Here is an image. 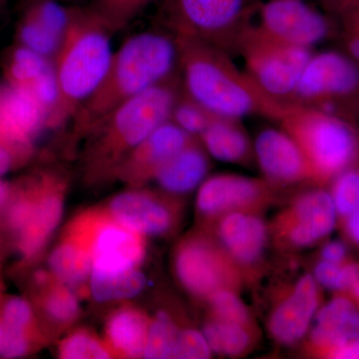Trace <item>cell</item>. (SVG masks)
Wrapping results in <instances>:
<instances>
[{
	"instance_id": "27",
	"label": "cell",
	"mask_w": 359,
	"mask_h": 359,
	"mask_svg": "<svg viewBox=\"0 0 359 359\" xmlns=\"http://www.w3.org/2000/svg\"><path fill=\"white\" fill-rule=\"evenodd\" d=\"M90 292L97 302L129 299L145 289V276L136 268L122 271L92 269L89 278Z\"/></svg>"
},
{
	"instance_id": "4",
	"label": "cell",
	"mask_w": 359,
	"mask_h": 359,
	"mask_svg": "<svg viewBox=\"0 0 359 359\" xmlns=\"http://www.w3.org/2000/svg\"><path fill=\"white\" fill-rule=\"evenodd\" d=\"M181 77L170 78L153 88L122 103L91 131L98 132L94 147L96 168L121 167L134 149L170 120L174 105L182 94Z\"/></svg>"
},
{
	"instance_id": "47",
	"label": "cell",
	"mask_w": 359,
	"mask_h": 359,
	"mask_svg": "<svg viewBox=\"0 0 359 359\" xmlns=\"http://www.w3.org/2000/svg\"><path fill=\"white\" fill-rule=\"evenodd\" d=\"M11 193V186L6 181L0 178V207H2L8 201Z\"/></svg>"
},
{
	"instance_id": "35",
	"label": "cell",
	"mask_w": 359,
	"mask_h": 359,
	"mask_svg": "<svg viewBox=\"0 0 359 359\" xmlns=\"http://www.w3.org/2000/svg\"><path fill=\"white\" fill-rule=\"evenodd\" d=\"M212 354L202 332L193 328L179 330L172 358L207 359L211 358Z\"/></svg>"
},
{
	"instance_id": "25",
	"label": "cell",
	"mask_w": 359,
	"mask_h": 359,
	"mask_svg": "<svg viewBox=\"0 0 359 359\" xmlns=\"http://www.w3.org/2000/svg\"><path fill=\"white\" fill-rule=\"evenodd\" d=\"M203 334L212 353L226 358H241L250 353L255 346L259 328L210 318L203 327Z\"/></svg>"
},
{
	"instance_id": "21",
	"label": "cell",
	"mask_w": 359,
	"mask_h": 359,
	"mask_svg": "<svg viewBox=\"0 0 359 359\" xmlns=\"http://www.w3.org/2000/svg\"><path fill=\"white\" fill-rule=\"evenodd\" d=\"M314 318L316 325L308 340L311 353L330 358L335 349L359 339V309L348 297H334Z\"/></svg>"
},
{
	"instance_id": "41",
	"label": "cell",
	"mask_w": 359,
	"mask_h": 359,
	"mask_svg": "<svg viewBox=\"0 0 359 359\" xmlns=\"http://www.w3.org/2000/svg\"><path fill=\"white\" fill-rule=\"evenodd\" d=\"M359 282V264L347 263L341 264L337 278L335 290L346 292L351 290Z\"/></svg>"
},
{
	"instance_id": "37",
	"label": "cell",
	"mask_w": 359,
	"mask_h": 359,
	"mask_svg": "<svg viewBox=\"0 0 359 359\" xmlns=\"http://www.w3.org/2000/svg\"><path fill=\"white\" fill-rule=\"evenodd\" d=\"M29 346L27 330L11 327L0 320V356L20 358L28 353Z\"/></svg>"
},
{
	"instance_id": "9",
	"label": "cell",
	"mask_w": 359,
	"mask_h": 359,
	"mask_svg": "<svg viewBox=\"0 0 359 359\" xmlns=\"http://www.w3.org/2000/svg\"><path fill=\"white\" fill-rule=\"evenodd\" d=\"M174 269L183 289L205 301L221 290L240 292L247 276L209 231L190 236L175 252Z\"/></svg>"
},
{
	"instance_id": "24",
	"label": "cell",
	"mask_w": 359,
	"mask_h": 359,
	"mask_svg": "<svg viewBox=\"0 0 359 359\" xmlns=\"http://www.w3.org/2000/svg\"><path fill=\"white\" fill-rule=\"evenodd\" d=\"M149 320L141 311L123 309L112 314L106 327L109 344L114 351L127 358L143 356Z\"/></svg>"
},
{
	"instance_id": "51",
	"label": "cell",
	"mask_w": 359,
	"mask_h": 359,
	"mask_svg": "<svg viewBox=\"0 0 359 359\" xmlns=\"http://www.w3.org/2000/svg\"><path fill=\"white\" fill-rule=\"evenodd\" d=\"M6 1V0H0V6H2V4H4Z\"/></svg>"
},
{
	"instance_id": "16",
	"label": "cell",
	"mask_w": 359,
	"mask_h": 359,
	"mask_svg": "<svg viewBox=\"0 0 359 359\" xmlns=\"http://www.w3.org/2000/svg\"><path fill=\"white\" fill-rule=\"evenodd\" d=\"M320 302V289L313 276H301L271 309L266 323L271 339L283 346L302 341L311 330Z\"/></svg>"
},
{
	"instance_id": "14",
	"label": "cell",
	"mask_w": 359,
	"mask_h": 359,
	"mask_svg": "<svg viewBox=\"0 0 359 359\" xmlns=\"http://www.w3.org/2000/svg\"><path fill=\"white\" fill-rule=\"evenodd\" d=\"M255 162L263 178L282 190L313 183L311 168L301 148L285 130L264 127L254 141Z\"/></svg>"
},
{
	"instance_id": "44",
	"label": "cell",
	"mask_w": 359,
	"mask_h": 359,
	"mask_svg": "<svg viewBox=\"0 0 359 359\" xmlns=\"http://www.w3.org/2000/svg\"><path fill=\"white\" fill-rule=\"evenodd\" d=\"M18 160H21L11 149L0 143V178L8 173Z\"/></svg>"
},
{
	"instance_id": "32",
	"label": "cell",
	"mask_w": 359,
	"mask_h": 359,
	"mask_svg": "<svg viewBox=\"0 0 359 359\" xmlns=\"http://www.w3.org/2000/svg\"><path fill=\"white\" fill-rule=\"evenodd\" d=\"M337 216L346 218L359 211V169L347 168L334 179L332 193Z\"/></svg>"
},
{
	"instance_id": "33",
	"label": "cell",
	"mask_w": 359,
	"mask_h": 359,
	"mask_svg": "<svg viewBox=\"0 0 359 359\" xmlns=\"http://www.w3.org/2000/svg\"><path fill=\"white\" fill-rule=\"evenodd\" d=\"M59 354L65 359H106L111 355L102 342L85 332H75L63 340Z\"/></svg>"
},
{
	"instance_id": "23",
	"label": "cell",
	"mask_w": 359,
	"mask_h": 359,
	"mask_svg": "<svg viewBox=\"0 0 359 359\" xmlns=\"http://www.w3.org/2000/svg\"><path fill=\"white\" fill-rule=\"evenodd\" d=\"M242 120L215 116L199 141L214 159L230 164L250 166L255 162L254 142Z\"/></svg>"
},
{
	"instance_id": "13",
	"label": "cell",
	"mask_w": 359,
	"mask_h": 359,
	"mask_svg": "<svg viewBox=\"0 0 359 359\" xmlns=\"http://www.w3.org/2000/svg\"><path fill=\"white\" fill-rule=\"evenodd\" d=\"M205 231H209L242 269L249 283L264 264L271 233L261 212H235L224 215Z\"/></svg>"
},
{
	"instance_id": "1",
	"label": "cell",
	"mask_w": 359,
	"mask_h": 359,
	"mask_svg": "<svg viewBox=\"0 0 359 359\" xmlns=\"http://www.w3.org/2000/svg\"><path fill=\"white\" fill-rule=\"evenodd\" d=\"M182 89L219 117L242 120L261 116L276 121L285 103L278 102L259 88L231 54L203 40L176 35Z\"/></svg>"
},
{
	"instance_id": "12",
	"label": "cell",
	"mask_w": 359,
	"mask_h": 359,
	"mask_svg": "<svg viewBox=\"0 0 359 359\" xmlns=\"http://www.w3.org/2000/svg\"><path fill=\"white\" fill-rule=\"evenodd\" d=\"M249 21L278 41L309 49L330 39L334 30L330 16L302 0H261Z\"/></svg>"
},
{
	"instance_id": "46",
	"label": "cell",
	"mask_w": 359,
	"mask_h": 359,
	"mask_svg": "<svg viewBox=\"0 0 359 359\" xmlns=\"http://www.w3.org/2000/svg\"><path fill=\"white\" fill-rule=\"evenodd\" d=\"M346 219V231L347 236L359 245V211L353 212L344 218Z\"/></svg>"
},
{
	"instance_id": "2",
	"label": "cell",
	"mask_w": 359,
	"mask_h": 359,
	"mask_svg": "<svg viewBox=\"0 0 359 359\" xmlns=\"http://www.w3.org/2000/svg\"><path fill=\"white\" fill-rule=\"evenodd\" d=\"M179 72V47L174 33L148 30L132 35L115 51L100 88L73 117L75 128L91 131L118 106Z\"/></svg>"
},
{
	"instance_id": "36",
	"label": "cell",
	"mask_w": 359,
	"mask_h": 359,
	"mask_svg": "<svg viewBox=\"0 0 359 359\" xmlns=\"http://www.w3.org/2000/svg\"><path fill=\"white\" fill-rule=\"evenodd\" d=\"M142 8L141 0H97L94 11L117 29Z\"/></svg>"
},
{
	"instance_id": "19",
	"label": "cell",
	"mask_w": 359,
	"mask_h": 359,
	"mask_svg": "<svg viewBox=\"0 0 359 359\" xmlns=\"http://www.w3.org/2000/svg\"><path fill=\"white\" fill-rule=\"evenodd\" d=\"M193 139L194 137L168 120L134 149L119 168L120 174L133 183L154 179L161 168Z\"/></svg>"
},
{
	"instance_id": "17",
	"label": "cell",
	"mask_w": 359,
	"mask_h": 359,
	"mask_svg": "<svg viewBox=\"0 0 359 359\" xmlns=\"http://www.w3.org/2000/svg\"><path fill=\"white\" fill-rule=\"evenodd\" d=\"M168 197L129 191L111 201V218L141 236H163L174 228L176 207Z\"/></svg>"
},
{
	"instance_id": "22",
	"label": "cell",
	"mask_w": 359,
	"mask_h": 359,
	"mask_svg": "<svg viewBox=\"0 0 359 359\" xmlns=\"http://www.w3.org/2000/svg\"><path fill=\"white\" fill-rule=\"evenodd\" d=\"M209 157L199 139L194 138L161 168L153 180L168 195H186L207 179L211 168Z\"/></svg>"
},
{
	"instance_id": "48",
	"label": "cell",
	"mask_w": 359,
	"mask_h": 359,
	"mask_svg": "<svg viewBox=\"0 0 359 359\" xmlns=\"http://www.w3.org/2000/svg\"><path fill=\"white\" fill-rule=\"evenodd\" d=\"M35 278H36V282L39 285H45V283L48 282L49 276L44 271H40L35 275Z\"/></svg>"
},
{
	"instance_id": "8",
	"label": "cell",
	"mask_w": 359,
	"mask_h": 359,
	"mask_svg": "<svg viewBox=\"0 0 359 359\" xmlns=\"http://www.w3.org/2000/svg\"><path fill=\"white\" fill-rule=\"evenodd\" d=\"M261 0H164L160 20L167 30L235 52L240 32Z\"/></svg>"
},
{
	"instance_id": "6",
	"label": "cell",
	"mask_w": 359,
	"mask_h": 359,
	"mask_svg": "<svg viewBox=\"0 0 359 359\" xmlns=\"http://www.w3.org/2000/svg\"><path fill=\"white\" fill-rule=\"evenodd\" d=\"M287 103L349 121L359 112V63L341 52L313 53Z\"/></svg>"
},
{
	"instance_id": "20",
	"label": "cell",
	"mask_w": 359,
	"mask_h": 359,
	"mask_svg": "<svg viewBox=\"0 0 359 359\" xmlns=\"http://www.w3.org/2000/svg\"><path fill=\"white\" fill-rule=\"evenodd\" d=\"M30 191L32 210L25 226L18 233V247L27 259L41 252L63 214V195L55 180L46 177Z\"/></svg>"
},
{
	"instance_id": "15",
	"label": "cell",
	"mask_w": 359,
	"mask_h": 359,
	"mask_svg": "<svg viewBox=\"0 0 359 359\" xmlns=\"http://www.w3.org/2000/svg\"><path fill=\"white\" fill-rule=\"evenodd\" d=\"M45 128H49L48 116L28 90L0 84V143L23 159Z\"/></svg>"
},
{
	"instance_id": "39",
	"label": "cell",
	"mask_w": 359,
	"mask_h": 359,
	"mask_svg": "<svg viewBox=\"0 0 359 359\" xmlns=\"http://www.w3.org/2000/svg\"><path fill=\"white\" fill-rule=\"evenodd\" d=\"M342 42L347 55L359 63V8L341 18Z\"/></svg>"
},
{
	"instance_id": "42",
	"label": "cell",
	"mask_w": 359,
	"mask_h": 359,
	"mask_svg": "<svg viewBox=\"0 0 359 359\" xmlns=\"http://www.w3.org/2000/svg\"><path fill=\"white\" fill-rule=\"evenodd\" d=\"M346 245L339 241L328 242L320 250V259H325L330 263L341 264L346 259Z\"/></svg>"
},
{
	"instance_id": "11",
	"label": "cell",
	"mask_w": 359,
	"mask_h": 359,
	"mask_svg": "<svg viewBox=\"0 0 359 359\" xmlns=\"http://www.w3.org/2000/svg\"><path fill=\"white\" fill-rule=\"evenodd\" d=\"M280 189L266 179L237 174H217L203 182L196 209L205 229L217 219L235 212H261L276 202Z\"/></svg>"
},
{
	"instance_id": "40",
	"label": "cell",
	"mask_w": 359,
	"mask_h": 359,
	"mask_svg": "<svg viewBox=\"0 0 359 359\" xmlns=\"http://www.w3.org/2000/svg\"><path fill=\"white\" fill-rule=\"evenodd\" d=\"M341 264L320 259L314 266L313 275L314 280H316L318 285H321L325 289L335 290Z\"/></svg>"
},
{
	"instance_id": "30",
	"label": "cell",
	"mask_w": 359,
	"mask_h": 359,
	"mask_svg": "<svg viewBox=\"0 0 359 359\" xmlns=\"http://www.w3.org/2000/svg\"><path fill=\"white\" fill-rule=\"evenodd\" d=\"M179 330L169 314L165 311H159L149 325L143 358H172Z\"/></svg>"
},
{
	"instance_id": "5",
	"label": "cell",
	"mask_w": 359,
	"mask_h": 359,
	"mask_svg": "<svg viewBox=\"0 0 359 359\" xmlns=\"http://www.w3.org/2000/svg\"><path fill=\"white\" fill-rule=\"evenodd\" d=\"M276 122L301 148L311 168L314 185L327 183L358 159V135L348 120L285 103Z\"/></svg>"
},
{
	"instance_id": "28",
	"label": "cell",
	"mask_w": 359,
	"mask_h": 359,
	"mask_svg": "<svg viewBox=\"0 0 359 359\" xmlns=\"http://www.w3.org/2000/svg\"><path fill=\"white\" fill-rule=\"evenodd\" d=\"M53 63L50 59L15 42L4 54V82L28 89Z\"/></svg>"
},
{
	"instance_id": "7",
	"label": "cell",
	"mask_w": 359,
	"mask_h": 359,
	"mask_svg": "<svg viewBox=\"0 0 359 359\" xmlns=\"http://www.w3.org/2000/svg\"><path fill=\"white\" fill-rule=\"evenodd\" d=\"M233 54L242 57L245 72L266 95L287 103L313 52L278 41L248 20Z\"/></svg>"
},
{
	"instance_id": "29",
	"label": "cell",
	"mask_w": 359,
	"mask_h": 359,
	"mask_svg": "<svg viewBox=\"0 0 359 359\" xmlns=\"http://www.w3.org/2000/svg\"><path fill=\"white\" fill-rule=\"evenodd\" d=\"M210 318L238 323L245 327H257L256 320L240 297V292L221 290L205 299Z\"/></svg>"
},
{
	"instance_id": "50",
	"label": "cell",
	"mask_w": 359,
	"mask_h": 359,
	"mask_svg": "<svg viewBox=\"0 0 359 359\" xmlns=\"http://www.w3.org/2000/svg\"><path fill=\"white\" fill-rule=\"evenodd\" d=\"M149 1H150V0H141L142 7L145 6L146 4H148Z\"/></svg>"
},
{
	"instance_id": "38",
	"label": "cell",
	"mask_w": 359,
	"mask_h": 359,
	"mask_svg": "<svg viewBox=\"0 0 359 359\" xmlns=\"http://www.w3.org/2000/svg\"><path fill=\"white\" fill-rule=\"evenodd\" d=\"M33 313L32 306L25 299L13 297L8 299L2 309L0 320L11 327L27 330L32 325Z\"/></svg>"
},
{
	"instance_id": "43",
	"label": "cell",
	"mask_w": 359,
	"mask_h": 359,
	"mask_svg": "<svg viewBox=\"0 0 359 359\" xmlns=\"http://www.w3.org/2000/svg\"><path fill=\"white\" fill-rule=\"evenodd\" d=\"M327 13L341 18L344 14L359 8V0H320Z\"/></svg>"
},
{
	"instance_id": "26",
	"label": "cell",
	"mask_w": 359,
	"mask_h": 359,
	"mask_svg": "<svg viewBox=\"0 0 359 359\" xmlns=\"http://www.w3.org/2000/svg\"><path fill=\"white\" fill-rule=\"evenodd\" d=\"M48 264L59 282L74 287L89 280L93 259L88 248L79 238H71L53 250Z\"/></svg>"
},
{
	"instance_id": "45",
	"label": "cell",
	"mask_w": 359,
	"mask_h": 359,
	"mask_svg": "<svg viewBox=\"0 0 359 359\" xmlns=\"http://www.w3.org/2000/svg\"><path fill=\"white\" fill-rule=\"evenodd\" d=\"M330 358L359 359V339L347 342L335 349L334 353L330 354Z\"/></svg>"
},
{
	"instance_id": "3",
	"label": "cell",
	"mask_w": 359,
	"mask_h": 359,
	"mask_svg": "<svg viewBox=\"0 0 359 359\" xmlns=\"http://www.w3.org/2000/svg\"><path fill=\"white\" fill-rule=\"evenodd\" d=\"M113 30L95 11H78L53 61L60 98L52 128L73 119L100 88L114 57Z\"/></svg>"
},
{
	"instance_id": "31",
	"label": "cell",
	"mask_w": 359,
	"mask_h": 359,
	"mask_svg": "<svg viewBox=\"0 0 359 359\" xmlns=\"http://www.w3.org/2000/svg\"><path fill=\"white\" fill-rule=\"evenodd\" d=\"M214 117L215 115L211 114L209 111L189 98L182 91L172 110L170 120L187 134L194 138H199Z\"/></svg>"
},
{
	"instance_id": "18",
	"label": "cell",
	"mask_w": 359,
	"mask_h": 359,
	"mask_svg": "<svg viewBox=\"0 0 359 359\" xmlns=\"http://www.w3.org/2000/svg\"><path fill=\"white\" fill-rule=\"evenodd\" d=\"M142 237L113 219L97 222L88 238L77 236L91 252L92 269L103 271L136 268L145 254Z\"/></svg>"
},
{
	"instance_id": "49",
	"label": "cell",
	"mask_w": 359,
	"mask_h": 359,
	"mask_svg": "<svg viewBox=\"0 0 359 359\" xmlns=\"http://www.w3.org/2000/svg\"><path fill=\"white\" fill-rule=\"evenodd\" d=\"M351 290V294H353V299L358 302V309H359V282L356 283L355 285L353 287Z\"/></svg>"
},
{
	"instance_id": "10",
	"label": "cell",
	"mask_w": 359,
	"mask_h": 359,
	"mask_svg": "<svg viewBox=\"0 0 359 359\" xmlns=\"http://www.w3.org/2000/svg\"><path fill=\"white\" fill-rule=\"evenodd\" d=\"M337 212L332 195L323 189L295 194L269 226L273 244L283 250H301L325 240L337 226Z\"/></svg>"
},
{
	"instance_id": "34",
	"label": "cell",
	"mask_w": 359,
	"mask_h": 359,
	"mask_svg": "<svg viewBox=\"0 0 359 359\" xmlns=\"http://www.w3.org/2000/svg\"><path fill=\"white\" fill-rule=\"evenodd\" d=\"M47 316L57 323H69L79 313V302L71 287L62 285L54 287L44 299Z\"/></svg>"
}]
</instances>
